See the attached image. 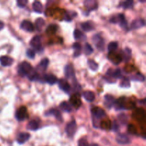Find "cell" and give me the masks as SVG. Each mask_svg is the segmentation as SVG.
<instances>
[{
    "label": "cell",
    "instance_id": "7bdbcfd3",
    "mask_svg": "<svg viewBox=\"0 0 146 146\" xmlns=\"http://www.w3.org/2000/svg\"><path fill=\"white\" fill-rule=\"evenodd\" d=\"M118 119L122 124H126L128 122V117L125 114H121L120 115H118Z\"/></svg>",
    "mask_w": 146,
    "mask_h": 146
},
{
    "label": "cell",
    "instance_id": "2e32d148",
    "mask_svg": "<svg viewBox=\"0 0 146 146\" xmlns=\"http://www.w3.org/2000/svg\"><path fill=\"white\" fill-rule=\"evenodd\" d=\"M58 86H59L60 89L65 92H68L71 90V86H70L69 84L65 79H61L58 81Z\"/></svg>",
    "mask_w": 146,
    "mask_h": 146
},
{
    "label": "cell",
    "instance_id": "4fadbf2b",
    "mask_svg": "<svg viewBox=\"0 0 146 146\" xmlns=\"http://www.w3.org/2000/svg\"><path fill=\"white\" fill-rule=\"evenodd\" d=\"M64 73H65V76L67 78H69V79L75 78V72L71 65L66 66L65 68H64Z\"/></svg>",
    "mask_w": 146,
    "mask_h": 146
},
{
    "label": "cell",
    "instance_id": "3957f363",
    "mask_svg": "<svg viewBox=\"0 0 146 146\" xmlns=\"http://www.w3.org/2000/svg\"><path fill=\"white\" fill-rule=\"evenodd\" d=\"M15 117L18 121H24L26 118H28L27 109L25 106H21L17 111L15 114Z\"/></svg>",
    "mask_w": 146,
    "mask_h": 146
},
{
    "label": "cell",
    "instance_id": "ffe728a7",
    "mask_svg": "<svg viewBox=\"0 0 146 146\" xmlns=\"http://www.w3.org/2000/svg\"><path fill=\"white\" fill-rule=\"evenodd\" d=\"M115 101V98L113 96L109 95V94L105 96V106L108 108H111V107L113 106Z\"/></svg>",
    "mask_w": 146,
    "mask_h": 146
},
{
    "label": "cell",
    "instance_id": "4316f807",
    "mask_svg": "<svg viewBox=\"0 0 146 146\" xmlns=\"http://www.w3.org/2000/svg\"><path fill=\"white\" fill-rule=\"evenodd\" d=\"M74 36L75 39L76 40H81V41H84L86 39V36L85 34H83L82 31H81L78 29H76L74 32Z\"/></svg>",
    "mask_w": 146,
    "mask_h": 146
},
{
    "label": "cell",
    "instance_id": "d590c367",
    "mask_svg": "<svg viewBox=\"0 0 146 146\" xmlns=\"http://www.w3.org/2000/svg\"><path fill=\"white\" fill-rule=\"evenodd\" d=\"M133 1H131V0H127V1H123L121 3L120 5L124 9H131L133 7Z\"/></svg>",
    "mask_w": 146,
    "mask_h": 146
},
{
    "label": "cell",
    "instance_id": "ba28073f",
    "mask_svg": "<svg viewBox=\"0 0 146 146\" xmlns=\"http://www.w3.org/2000/svg\"><path fill=\"white\" fill-rule=\"evenodd\" d=\"M93 42L94 43V44L96 45V46L98 48L99 50H104V41L102 38V37L101 36L96 35L94 36L93 37Z\"/></svg>",
    "mask_w": 146,
    "mask_h": 146
},
{
    "label": "cell",
    "instance_id": "7a4b0ae2",
    "mask_svg": "<svg viewBox=\"0 0 146 146\" xmlns=\"http://www.w3.org/2000/svg\"><path fill=\"white\" fill-rule=\"evenodd\" d=\"M30 45L31 46L34 51L36 50L37 51H41L43 50L42 46H41V38L40 36H35L31 38L30 41Z\"/></svg>",
    "mask_w": 146,
    "mask_h": 146
},
{
    "label": "cell",
    "instance_id": "f1b7e54d",
    "mask_svg": "<svg viewBox=\"0 0 146 146\" xmlns=\"http://www.w3.org/2000/svg\"><path fill=\"white\" fill-rule=\"evenodd\" d=\"M73 48L74 49V56L75 57H77L78 56H80V54H81V45L80 43H78V42H76L74 43V44H73L72 46Z\"/></svg>",
    "mask_w": 146,
    "mask_h": 146
},
{
    "label": "cell",
    "instance_id": "7dc6e473",
    "mask_svg": "<svg viewBox=\"0 0 146 146\" xmlns=\"http://www.w3.org/2000/svg\"><path fill=\"white\" fill-rule=\"evenodd\" d=\"M4 23H3L1 21H0V31H1L3 28H4Z\"/></svg>",
    "mask_w": 146,
    "mask_h": 146
},
{
    "label": "cell",
    "instance_id": "52a82bcc",
    "mask_svg": "<svg viewBox=\"0 0 146 146\" xmlns=\"http://www.w3.org/2000/svg\"><path fill=\"white\" fill-rule=\"evenodd\" d=\"M70 103L72 105V106H74L76 108H78L82 104L81 98L78 94H75L71 96V97L70 98Z\"/></svg>",
    "mask_w": 146,
    "mask_h": 146
},
{
    "label": "cell",
    "instance_id": "1f68e13d",
    "mask_svg": "<svg viewBox=\"0 0 146 146\" xmlns=\"http://www.w3.org/2000/svg\"><path fill=\"white\" fill-rule=\"evenodd\" d=\"M118 46V44L116 41H112L110 43L108 46V50L109 53H113L115 52Z\"/></svg>",
    "mask_w": 146,
    "mask_h": 146
},
{
    "label": "cell",
    "instance_id": "8fae6325",
    "mask_svg": "<svg viewBox=\"0 0 146 146\" xmlns=\"http://www.w3.org/2000/svg\"><path fill=\"white\" fill-rule=\"evenodd\" d=\"M108 59L112 61L114 64H119L123 61L121 55L116 54L115 52L109 53L108 54Z\"/></svg>",
    "mask_w": 146,
    "mask_h": 146
},
{
    "label": "cell",
    "instance_id": "277c9868",
    "mask_svg": "<svg viewBox=\"0 0 146 146\" xmlns=\"http://www.w3.org/2000/svg\"><path fill=\"white\" fill-rule=\"evenodd\" d=\"M77 130V125L75 121H72L67 124L66 127V133L69 137H73Z\"/></svg>",
    "mask_w": 146,
    "mask_h": 146
},
{
    "label": "cell",
    "instance_id": "e575fe53",
    "mask_svg": "<svg viewBox=\"0 0 146 146\" xmlns=\"http://www.w3.org/2000/svg\"><path fill=\"white\" fill-rule=\"evenodd\" d=\"M111 74L112 78H115V79H117V78L118 79V78L122 77V73H121V69H119V68H117V69H115V71H112V70H111Z\"/></svg>",
    "mask_w": 146,
    "mask_h": 146
},
{
    "label": "cell",
    "instance_id": "8d00e7d4",
    "mask_svg": "<svg viewBox=\"0 0 146 146\" xmlns=\"http://www.w3.org/2000/svg\"><path fill=\"white\" fill-rule=\"evenodd\" d=\"M88 66L90 68V69L92 70V71H96L98 70V65L97 63H96L94 60L89 59L88 61Z\"/></svg>",
    "mask_w": 146,
    "mask_h": 146
},
{
    "label": "cell",
    "instance_id": "ee69618b",
    "mask_svg": "<svg viewBox=\"0 0 146 146\" xmlns=\"http://www.w3.org/2000/svg\"><path fill=\"white\" fill-rule=\"evenodd\" d=\"M111 129H112L114 132H118V130H119V125H118L116 121H113V123L111 125Z\"/></svg>",
    "mask_w": 146,
    "mask_h": 146
},
{
    "label": "cell",
    "instance_id": "e0dca14e",
    "mask_svg": "<svg viewBox=\"0 0 146 146\" xmlns=\"http://www.w3.org/2000/svg\"><path fill=\"white\" fill-rule=\"evenodd\" d=\"M45 115H53V116L55 117L58 121H62V115H61V113L59 112V111L56 109H51L48 111L47 112H46Z\"/></svg>",
    "mask_w": 146,
    "mask_h": 146
},
{
    "label": "cell",
    "instance_id": "bcb514c9",
    "mask_svg": "<svg viewBox=\"0 0 146 146\" xmlns=\"http://www.w3.org/2000/svg\"><path fill=\"white\" fill-rule=\"evenodd\" d=\"M78 146H88V142H87L86 138H81L78 141Z\"/></svg>",
    "mask_w": 146,
    "mask_h": 146
},
{
    "label": "cell",
    "instance_id": "44dd1931",
    "mask_svg": "<svg viewBox=\"0 0 146 146\" xmlns=\"http://www.w3.org/2000/svg\"><path fill=\"white\" fill-rule=\"evenodd\" d=\"M83 96L84 98L88 102H92L95 100V94H94V92L90 91H84L83 93Z\"/></svg>",
    "mask_w": 146,
    "mask_h": 146
},
{
    "label": "cell",
    "instance_id": "b9f144b4",
    "mask_svg": "<svg viewBox=\"0 0 146 146\" xmlns=\"http://www.w3.org/2000/svg\"><path fill=\"white\" fill-rule=\"evenodd\" d=\"M26 54H27V57H28L29 58H31V59H34V57H35V51L33 49H31V48L27 49Z\"/></svg>",
    "mask_w": 146,
    "mask_h": 146
},
{
    "label": "cell",
    "instance_id": "7402d4cb",
    "mask_svg": "<svg viewBox=\"0 0 146 146\" xmlns=\"http://www.w3.org/2000/svg\"><path fill=\"white\" fill-rule=\"evenodd\" d=\"M33 9L35 12L38 13V14H41L43 11V5L40 1H34L32 4Z\"/></svg>",
    "mask_w": 146,
    "mask_h": 146
},
{
    "label": "cell",
    "instance_id": "ab89813d",
    "mask_svg": "<svg viewBox=\"0 0 146 146\" xmlns=\"http://www.w3.org/2000/svg\"><path fill=\"white\" fill-rule=\"evenodd\" d=\"M101 128L103 129H105V130H109L111 129V122L109 121H104L101 123Z\"/></svg>",
    "mask_w": 146,
    "mask_h": 146
},
{
    "label": "cell",
    "instance_id": "8992f818",
    "mask_svg": "<svg viewBox=\"0 0 146 146\" xmlns=\"http://www.w3.org/2000/svg\"><path fill=\"white\" fill-rule=\"evenodd\" d=\"M94 118H96V119H102L106 116L105 111L99 107H94L91 111Z\"/></svg>",
    "mask_w": 146,
    "mask_h": 146
},
{
    "label": "cell",
    "instance_id": "74e56055",
    "mask_svg": "<svg viewBox=\"0 0 146 146\" xmlns=\"http://www.w3.org/2000/svg\"><path fill=\"white\" fill-rule=\"evenodd\" d=\"M84 53H85L86 55H90V54H91L94 52V49H93L92 46H91L88 43H86L85 46H84Z\"/></svg>",
    "mask_w": 146,
    "mask_h": 146
},
{
    "label": "cell",
    "instance_id": "60d3db41",
    "mask_svg": "<svg viewBox=\"0 0 146 146\" xmlns=\"http://www.w3.org/2000/svg\"><path fill=\"white\" fill-rule=\"evenodd\" d=\"M128 131L130 134H132V135L137 134L136 128H135V125H133V124H130L128 125Z\"/></svg>",
    "mask_w": 146,
    "mask_h": 146
},
{
    "label": "cell",
    "instance_id": "7c38bea8",
    "mask_svg": "<svg viewBox=\"0 0 146 146\" xmlns=\"http://www.w3.org/2000/svg\"><path fill=\"white\" fill-rule=\"evenodd\" d=\"M14 63V59L7 56H1L0 57V64L2 66H10Z\"/></svg>",
    "mask_w": 146,
    "mask_h": 146
},
{
    "label": "cell",
    "instance_id": "5b68a950",
    "mask_svg": "<svg viewBox=\"0 0 146 146\" xmlns=\"http://www.w3.org/2000/svg\"><path fill=\"white\" fill-rule=\"evenodd\" d=\"M133 118H135V120L139 122H145V110L143 109V108H138L135 111V112L133 113Z\"/></svg>",
    "mask_w": 146,
    "mask_h": 146
},
{
    "label": "cell",
    "instance_id": "484cf974",
    "mask_svg": "<svg viewBox=\"0 0 146 146\" xmlns=\"http://www.w3.org/2000/svg\"><path fill=\"white\" fill-rule=\"evenodd\" d=\"M48 63H49V61H48V58H44V59L41 60L40 64H38L37 68L40 71H45L47 67H48Z\"/></svg>",
    "mask_w": 146,
    "mask_h": 146
},
{
    "label": "cell",
    "instance_id": "c3c4849f",
    "mask_svg": "<svg viewBox=\"0 0 146 146\" xmlns=\"http://www.w3.org/2000/svg\"><path fill=\"white\" fill-rule=\"evenodd\" d=\"M88 146H98V145H97V144L93 143V144H91V145H89Z\"/></svg>",
    "mask_w": 146,
    "mask_h": 146
},
{
    "label": "cell",
    "instance_id": "f6af8a7d",
    "mask_svg": "<svg viewBox=\"0 0 146 146\" xmlns=\"http://www.w3.org/2000/svg\"><path fill=\"white\" fill-rule=\"evenodd\" d=\"M17 5H18L19 7H21V8H24V7H25V6L27 4L28 1H27V0H18V1H17Z\"/></svg>",
    "mask_w": 146,
    "mask_h": 146
},
{
    "label": "cell",
    "instance_id": "d6986e66",
    "mask_svg": "<svg viewBox=\"0 0 146 146\" xmlns=\"http://www.w3.org/2000/svg\"><path fill=\"white\" fill-rule=\"evenodd\" d=\"M125 19V16L123 14H118L117 15L113 16V17H111V19H110V22L112 23V24H121L123 21H124Z\"/></svg>",
    "mask_w": 146,
    "mask_h": 146
},
{
    "label": "cell",
    "instance_id": "d4e9b609",
    "mask_svg": "<svg viewBox=\"0 0 146 146\" xmlns=\"http://www.w3.org/2000/svg\"><path fill=\"white\" fill-rule=\"evenodd\" d=\"M122 54L123 55L121 56H122L123 59H124L125 62H128L131 58V50L129 48H125L123 51Z\"/></svg>",
    "mask_w": 146,
    "mask_h": 146
},
{
    "label": "cell",
    "instance_id": "836d02e7",
    "mask_svg": "<svg viewBox=\"0 0 146 146\" xmlns=\"http://www.w3.org/2000/svg\"><path fill=\"white\" fill-rule=\"evenodd\" d=\"M57 26L55 24H51V25L48 26L46 29V33L48 35H52V34H55L57 31Z\"/></svg>",
    "mask_w": 146,
    "mask_h": 146
},
{
    "label": "cell",
    "instance_id": "603a6c76",
    "mask_svg": "<svg viewBox=\"0 0 146 146\" xmlns=\"http://www.w3.org/2000/svg\"><path fill=\"white\" fill-rule=\"evenodd\" d=\"M82 29L85 31H91L94 29V25L91 21H86V22L82 23L81 24Z\"/></svg>",
    "mask_w": 146,
    "mask_h": 146
},
{
    "label": "cell",
    "instance_id": "cb8c5ba5",
    "mask_svg": "<svg viewBox=\"0 0 146 146\" xmlns=\"http://www.w3.org/2000/svg\"><path fill=\"white\" fill-rule=\"evenodd\" d=\"M84 5L89 11L96 9L97 8V2L95 1H93V0L85 1H84Z\"/></svg>",
    "mask_w": 146,
    "mask_h": 146
},
{
    "label": "cell",
    "instance_id": "5bb4252c",
    "mask_svg": "<svg viewBox=\"0 0 146 146\" xmlns=\"http://www.w3.org/2000/svg\"><path fill=\"white\" fill-rule=\"evenodd\" d=\"M145 26V21L143 19H137L133 21L131 23V29H138L141 27Z\"/></svg>",
    "mask_w": 146,
    "mask_h": 146
},
{
    "label": "cell",
    "instance_id": "4dcf8cb0",
    "mask_svg": "<svg viewBox=\"0 0 146 146\" xmlns=\"http://www.w3.org/2000/svg\"><path fill=\"white\" fill-rule=\"evenodd\" d=\"M44 24H45V21L44 20V19L38 18L36 20V21H35L36 29L38 31H41V29L44 27Z\"/></svg>",
    "mask_w": 146,
    "mask_h": 146
},
{
    "label": "cell",
    "instance_id": "f35d334b",
    "mask_svg": "<svg viewBox=\"0 0 146 146\" xmlns=\"http://www.w3.org/2000/svg\"><path fill=\"white\" fill-rule=\"evenodd\" d=\"M120 85H121V87H123V88H129L131 86L130 79L127 77H124Z\"/></svg>",
    "mask_w": 146,
    "mask_h": 146
},
{
    "label": "cell",
    "instance_id": "30bf717a",
    "mask_svg": "<svg viewBox=\"0 0 146 146\" xmlns=\"http://www.w3.org/2000/svg\"><path fill=\"white\" fill-rule=\"evenodd\" d=\"M116 141L119 144L125 145V144H128L131 142V139L128 137V135L125 133H120L117 135Z\"/></svg>",
    "mask_w": 146,
    "mask_h": 146
},
{
    "label": "cell",
    "instance_id": "9a60e30c",
    "mask_svg": "<svg viewBox=\"0 0 146 146\" xmlns=\"http://www.w3.org/2000/svg\"><path fill=\"white\" fill-rule=\"evenodd\" d=\"M30 137H31V135L28 133H21L19 134L17 137V142L19 144H24L29 140Z\"/></svg>",
    "mask_w": 146,
    "mask_h": 146
},
{
    "label": "cell",
    "instance_id": "ac0fdd59",
    "mask_svg": "<svg viewBox=\"0 0 146 146\" xmlns=\"http://www.w3.org/2000/svg\"><path fill=\"white\" fill-rule=\"evenodd\" d=\"M43 79L45 82L48 83L50 85H54L57 82V78L52 74H46L43 77Z\"/></svg>",
    "mask_w": 146,
    "mask_h": 146
},
{
    "label": "cell",
    "instance_id": "d6a6232c",
    "mask_svg": "<svg viewBox=\"0 0 146 146\" xmlns=\"http://www.w3.org/2000/svg\"><path fill=\"white\" fill-rule=\"evenodd\" d=\"M131 80L134 81H141V82H143L145 81V76L142 74H141V73H138V74L131 76Z\"/></svg>",
    "mask_w": 146,
    "mask_h": 146
},
{
    "label": "cell",
    "instance_id": "83f0119b",
    "mask_svg": "<svg viewBox=\"0 0 146 146\" xmlns=\"http://www.w3.org/2000/svg\"><path fill=\"white\" fill-rule=\"evenodd\" d=\"M59 108L62 110L64 112L69 113L72 111V107H71V104H68L67 102H62L59 105Z\"/></svg>",
    "mask_w": 146,
    "mask_h": 146
},
{
    "label": "cell",
    "instance_id": "6da1fadb",
    "mask_svg": "<svg viewBox=\"0 0 146 146\" xmlns=\"http://www.w3.org/2000/svg\"><path fill=\"white\" fill-rule=\"evenodd\" d=\"M18 72L20 76H27L30 81H36L38 79V75L36 71L33 68L32 66L27 61H24L19 66Z\"/></svg>",
    "mask_w": 146,
    "mask_h": 146
},
{
    "label": "cell",
    "instance_id": "f546056e",
    "mask_svg": "<svg viewBox=\"0 0 146 146\" xmlns=\"http://www.w3.org/2000/svg\"><path fill=\"white\" fill-rule=\"evenodd\" d=\"M39 128V125H38V123L36 121H31L27 125V128L29 130H31V131H36L37 129H38Z\"/></svg>",
    "mask_w": 146,
    "mask_h": 146
},
{
    "label": "cell",
    "instance_id": "9c48e42d",
    "mask_svg": "<svg viewBox=\"0 0 146 146\" xmlns=\"http://www.w3.org/2000/svg\"><path fill=\"white\" fill-rule=\"evenodd\" d=\"M21 29L24 31H28V32H32L34 30V26L32 23L28 20H24L21 22V25H20Z\"/></svg>",
    "mask_w": 146,
    "mask_h": 146
}]
</instances>
